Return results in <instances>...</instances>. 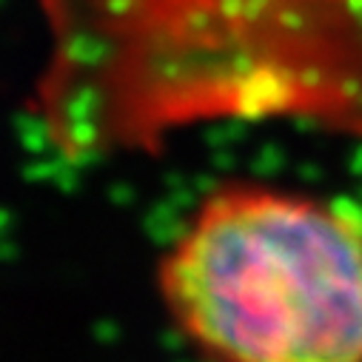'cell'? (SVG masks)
Instances as JSON below:
<instances>
[{
  "mask_svg": "<svg viewBox=\"0 0 362 362\" xmlns=\"http://www.w3.org/2000/svg\"><path fill=\"white\" fill-rule=\"evenodd\" d=\"M163 303L211 362H362V211L234 183L160 265Z\"/></svg>",
  "mask_w": 362,
  "mask_h": 362,
  "instance_id": "obj_1",
  "label": "cell"
}]
</instances>
